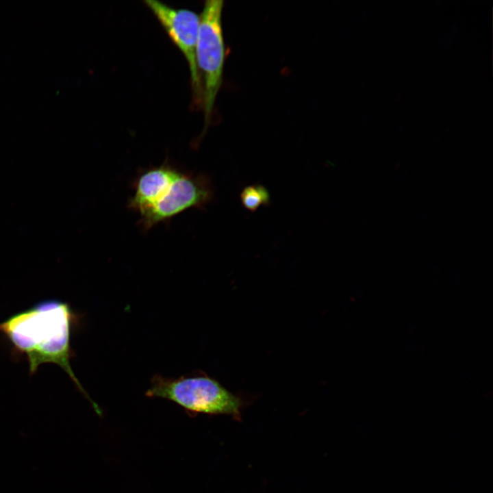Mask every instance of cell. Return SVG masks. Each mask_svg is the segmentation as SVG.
Masks as SVG:
<instances>
[{
	"instance_id": "cell-3",
	"label": "cell",
	"mask_w": 493,
	"mask_h": 493,
	"mask_svg": "<svg viewBox=\"0 0 493 493\" xmlns=\"http://www.w3.org/2000/svg\"><path fill=\"white\" fill-rule=\"evenodd\" d=\"M223 1L207 0L200 15L196 62L202 87L204 129L208 127L220 90L225 60L222 26Z\"/></svg>"
},
{
	"instance_id": "cell-4",
	"label": "cell",
	"mask_w": 493,
	"mask_h": 493,
	"mask_svg": "<svg viewBox=\"0 0 493 493\" xmlns=\"http://www.w3.org/2000/svg\"><path fill=\"white\" fill-rule=\"evenodd\" d=\"M149 397L172 401L186 409L238 417L242 401L216 380L205 375L177 379L155 376L146 392Z\"/></svg>"
},
{
	"instance_id": "cell-5",
	"label": "cell",
	"mask_w": 493,
	"mask_h": 493,
	"mask_svg": "<svg viewBox=\"0 0 493 493\" xmlns=\"http://www.w3.org/2000/svg\"><path fill=\"white\" fill-rule=\"evenodd\" d=\"M166 34L188 62L193 101L202 105V87L196 62L200 16L186 8H177L155 0L144 1Z\"/></svg>"
},
{
	"instance_id": "cell-2",
	"label": "cell",
	"mask_w": 493,
	"mask_h": 493,
	"mask_svg": "<svg viewBox=\"0 0 493 493\" xmlns=\"http://www.w3.org/2000/svg\"><path fill=\"white\" fill-rule=\"evenodd\" d=\"M211 179L193 175L174 166L160 179L145 210L140 216L144 230L192 208H203L214 198Z\"/></svg>"
},
{
	"instance_id": "cell-6",
	"label": "cell",
	"mask_w": 493,
	"mask_h": 493,
	"mask_svg": "<svg viewBox=\"0 0 493 493\" xmlns=\"http://www.w3.org/2000/svg\"><path fill=\"white\" fill-rule=\"evenodd\" d=\"M240 197L244 207L251 212L256 211L262 205L268 206L270 203L268 190L260 184L246 186Z\"/></svg>"
},
{
	"instance_id": "cell-1",
	"label": "cell",
	"mask_w": 493,
	"mask_h": 493,
	"mask_svg": "<svg viewBox=\"0 0 493 493\" xmlns=\"http://www.w3.org/2000/svg\"><path fill=\"white\" fill-rule=\"evenodd\" d=\"M77 320V315L68 303L47 299L1 322L0 334L12 345L15 355L26 357L30 375L42 364L58 365L99 413L98 405L84 389L70 364L73 356L71 338Z\"/></svg>"
}]
</instances>
